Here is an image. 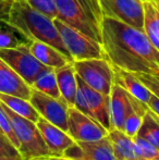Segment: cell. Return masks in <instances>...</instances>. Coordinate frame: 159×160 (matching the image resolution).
Wrapping results in <instances>:
<instances>
[{
	"mask_svg": "<svg viewBox=\"0 0 159 160\" xmlns=\"http://www.w3.org/2000/svg\"><path fill=\"white\" fill-rule=\"evenodd\" d=\"M142 2H146V1H151V0H141Z\"/></svg>",
	"mask_w": 159,
	"mask_h": 160,
	"instance_id": "obj_36",
	"label": "cell"
},
{
	"mask_svg": "<svg viewBox=\"0 0 159 160\" xmlns=\"http://www.w3.org/2000/svg\"><path fill=\"white\" fill-rule=\"evenodd\" d=\"M68 125V133L75 142L98 141L108 135V131L97 120L86 116L75 107H69Z\"/></svg>",
	"mask_w": 159,
	"mask_h": 160,
	"instance_id": "obj_10",
	"label": "cell"
},
{
	"mask_svg": "<svg viewBox=\"0 0 159 160\" xmlns=\"http://www.w3.org/2000/svg\"><path fill=\"white\" fill-rule=\"evenodd\" d=\"M55 24L73 61L102 58L108 59L102 44L96 42L93 38L88 37L58 19H55Z\"/></svg>",
	"mask_w": 159,
	"mask_h": 160,
	"instance_id": "obj_5",
	"label": "cell"
},
{
	"mask_svg": "<svg viewBox=\"0 0 159 160\" xmlns=\"http://www.w3.org/2000/svg\"><path fill=\"white\" fill-rule=\"evenodd\" d=\"M115 70V83L120 85L122 88H124L130 95H132L138 100L147 103L153 95L151 91L138 80V78L134 73L127 70H123L119 67L113 65Z\"/></svg>",
	"mask_w": 159,
	"mask_h": 160,
	"instance_id": "obj_17",
	"label": "cell"
},
{
	"mask_svg": "<svg viewBox=\"0 0 159 160\" xmlns=\"http://www.w3.org/2000/svg\"><path fill=\"white\" fill-rule=\"evenodd\" d=\"M133 138L138 147L141 158L148 160H159V148L154 146L149 142H147L146 139L137 136V135Z\"/></svg>",
	"mask_w": 159,
	"mask_h": 160,
	"instance_id": "obj_26",
	"label": "cell"
},
{
	"mask_svg": "<svg viewBox=\"0 0 159 160\" xmlns=\"http://www.w3.org/2000/svg\"><path fill=\"white\" fill-rule=\"evenodd\" d=\"M0 101L19 116L24 117L33 122H37L39 120V113L32 105V102L27 99L0 93Z\"/></svg>",
	"mask_w": 159,
	"mask_h": 160,
	"instance_id": "obj_21",
	"label": "cell"
},
{
	"mask_svg": "<svg viewBox=\"0 0 159 160\" xmlns=\"http://www.w3.org/2000/svg\"><path fill=\"white\" fill-rule=\"evenodd\" d=\"M9 22L17 26L32 40L49 44L72 59L56 26L55 19H50L44 13L32 8L26 0H15L13 2Z\"/></svg>",
	"mask_w": 159,
	"mask_h": 160,
	"instance_id": "obj_2",
	"label": "cell"
},
{
	"mask_svg": "<svg viewBox=\"0 0 159 160\" xmlns=\"http://www.w3.org/2000/svg\"><path fill=\"white\" fill-rule=\"evenodd\" d=\"M134 111L130 94L118 84H113L110 94V116L112 128L123 131L124 122Z\"/></svg>",
	"mask_w": 159,
	"mask_h": 160,
	"instance_id": "obj_15",
	"label": "cell"
},
{
	"mask_svg": "<svg viewBox=\"0 0 159 160\" xmlns=\"http://www.w3.org/2000/svg\"><path fill=\"white\" fill-rule=\"evenodd\" d=\"M36 124L51 156L61 157L64 150L75 144V141L70 136L68 132L45 120L42 117L36 122Z\"/></svg>",
	"mask_w": 159,
	"mask_h": 160,
	"instance_id": "obj_13",
	"label": "cell"
},
{
	"mask_svg": "<svg viewBox=\"0 0 159 160\" xmlns=\"http://www.w3.org/2000/svg\"><path fill=\"white\" fill-rule=\"evenodd\" d=\"M0 93L17 96L30 100L32 87L0 58Z\"/></svg>",
	"mask_w": 159,
	"mask_h": 160,
	"instance_id": "obj_14",
	"label": "cell"
},
{
	"mask_svg": "<svg viewBox=\"0 0 159 160\" xmlns=\"http://www.w3.org/2000/svg\"><path fill=\"white\" fill-rule=\"evenodd\" d=\"M104 17L144 30V3L141 0H99Z\"/></svg>",
	"mask_w": 159,
	"mask_h": 160,
	"instance_id": "obj_8",
	"label": "cell"
},
{
	"mask_svg": "<svg viewBox=\"0 0 159 160\" xmlns=\"http://www.w3.org/2000/svg\"><path fill=\"white\" fill-rule=\"evenodd\" d=\"M147 106H148V108L152 111L155 112L159 117V98L157 96L153 94V95L151 96V98H149L148 102H147Z\"/></svg>",
	"mask_w": 159,
	"mask_h": 160,
	"instance_id": "obj_32",
	"label": "cell"
},
{
	"mask_svg": "<svg viewBox=\"0 0 159 160\" xmlns=\"http://www.w3.org/2000/svg\"><path fill=\"white\" fill-rule=\"evenodd\" d=\"M108 137L111 141L118 160H136L141 158L134 138L127 135L123 131L112 128L108 132Z\"/></svg>",
	"mask_w": 159,
	"mask_h": 160,
	"instance_id": "obj_18",
	"label": "cell"
},
{
	"mask_svg": "<svg viewBox=\"0 0 159 160\" xmlns=\"http://www.w3.org/2000/svg\"><path fill=\"white\" fill-rule=\"evenodd\" d=\"M57 19L102 44V20L104 18L97 0H56Z\"/></svg>",
	"mask_w": 159,
	"mask_h": 160,
	"instance_id": "obj_3",
	"label": "cell"
},
{
	"mask_svg": "<svg viewBox=\"0 0 159 160\" xmlns=\"http://www.w3.org/2000/svg\"><path fill=\"white\" fill-rule=\"evenodd\" d=\"M33 42L22 31L6 20H0V49L28 46Z\"/></svg>",
	"mask_w": 159,
	"mask_h": 160,
	"instance_id": "obj_20",
	"label": "cell"
},
{
	"mask_svg": "<svg viewBox=\"0 0 159 160\" xmlns=\"http://www.w3.org/2000/svg\"><path fill=\"white\" fill-rule=\"evenodd\" d=\"M32 8L36 9L37 11L44 13L45 15L50 19H57V4L56 0H26Z\"/></svg>",
	"mask_w": 159,
	"mask_h": 160,
	"instance_id": "obj_27",
	"label": "cell"
},
{
	"mask_svg": "<svg viewBox=\"0 0 159 160\" xmlns=\"http://www.w3.org/2000/svg\"><path fill=\"white\" fill-rule=\"evenodd\" d=\"M0 131L1 133L20 150V143L19 139H17V135L14 133V130H13L12 123H11V120L9 118L8 113L4 110V107L2 106L1 101H0Z\"/></svg>",
	"mask_w": 159,
	"mask_h": 160,
	"instance_id": "obj_25",
	"label": "cell"
},
{
	"mask_svg": "<svg viewBox=\"0 0 159 160\" xmlns=\"http://www.w3.org/2000/svg\"><path fill=\"white\" fill-rule=\"evenodd\" d=\"M0 135H3V134H2V133H1V131H0Z\"/></svg>",
	"mask_w": 159,
	"mask_h": 160,
	"instance_id": "obj_38",
	"label": "cell"
},
{
	"mask_svg": "<svg viewBox=\"0 0 159 160\" xmlns=\"http://www.w3.org/2000/svg\"><path fill=\"white\" fill-rule=\"evenodd\" d=\"M35 160H71V159L64 158V157H59V156H48V157H44V158L35 159Z\"/></svg>",
	"mask_w": 159,
	"mask_h": 160,
	"instance_id": "obj_34",
	"label": "cell"
},
{
	"mask_svg": "<svg viewBox=\"0 0 159 160\" xmlns=\"http://www.w3.org/2000/svg\"><path fill=\"white\" fill-rule=\"evenodd\" d=\"M0 160H25L23 156H0Z\"/></svg>",
	"mask_w": 159,
	"mask_h": 160,
	"instance_id": "obj_33",
	"label": "cell"
},
{
	"mask_svg": "<svg viewBox=\"0 0 159 160\" xmlns=\"http://www.w3.org/2000/svg\"><path fill=\"white\" fill-rule=\"evenodd\" d=\"M55 72L62 99L68 103L69 107H73L75 96L79 91L77 75L74 67H73V62L55 69Z\"/></svg>",
	"mask_w": 159,
	"mask_h": 160,
	"instance_id": "obj_16",
	"label": "cell"
},
{
	"mask_svg": "<svg viewBox=\"0 0 159 160\" xmlns=\"http://www.w3.org/2000/svg\"><path fill=\"white\" fill-rule=\"evenodd\" d=\"M2 103V102H1ZM12 123L13 130L20 143V152L25 160H35L51 156L36 122L13 112L2 103Z\"/></svg>",
	"mask_w": 159,
	"mask_h": 160,
	"instance_id": "obj_4",
	"label": "cell"
},
{
	"mask_svg": "<svg viewBox=\"0 0 159 160\" xmlns=\"http://www.w3.org/2000/svg\"><path fill=\"white\" fill-rule=\"evenodd\" d=\"M30 46L0 49V58L7 62L31 87L33 83L46 71L53 68L47 67L32 53Z\"/></svg>",
	"mask_w": 159,
	"mask_h": 160,
	"instance_id": "obj_7",
	"label": "cell"
},
{
	"mask_svg": "<svg viewBox=\"0 0 159 160\" xmlns=\"http://www.w3.org/2000/svg\"><path fill=\"white\" fill-rule=\"evenodd\" d=\"M154 1V3H155V6L157 7V9L159 10V0H153Z\"/></svg>",
	"mask_w": 159,
	"mask_h": 160,
	"instance_id": "obj_35",
	"label": "cell"
},
{
	"mask_svg": "<svg viewBox=\"0 0 159 160\" xmlns=\"http://www.w3.org/2000/svg\"><path fill=\"white\" fill-rule=\"evenodd\" d=\"M15 0H0V20L9 21V15L13 2Z\"/></svg>",
	"mask_w": 159,
	"mask_h": 160,
	"instance_id": "obj_31",
	"label": "cell"
},
{
	"mask_svg": "<svg viewBox=\"0 0 159 160\" xmlns=\"http://www.w3.org/2000/svg\"><path fill=\"white\" fill-rule=\"evenodd\" d=\"M136 160H148V159H144V158H140V159H136Z\"/></svg>",
	"mask_w": 159,
	"mask_h": 160,
	"instance_id": "obj_37",
	"label": "cell"
},
{
	"mask_svg": "<svg viewBox=\"0 0 159 160\" xmlns=\"http://www.w3.org/2000/svg\"><path fill=\"white\" fill-rule=\"evenodd\" d=\"M30 49L32 53L42 62V64L47 65V67L53 68V69H58L63 65L73 62L72 59L62 53L57 48L50 46L49 44L46 42H38V40H33L31 44Z\"/></svg>",
	"mask_w": 159,
	"mask_h": 160,
	"instance_id": "obj_19",
	"label": "cell"
},
{
	"mask_svg": "<svg viewBox=\"0 0 159 160\" xmlns=\"http://www.w3.org/2000/svg\"><path fill=\"white\" fill-rule=\"evenodd\" d=\"M0 156H22V155L20 150L4 135H0Z\"/></svg>",
	"mask_w": 159,
	"mask_h": 160,
	"instance_id": "obj_30",
	"label": "cell"
},
{
	"mask_svg": "<svg viewBox=\"0 0 159 160\" xmlns=\"http://www.w3.org/2000/svg\"><path fill=\"white\" fill-rule=\"evenodd\" d=\"M30 101L42 118L68 132L69 106L63 99H57L32 88Z\"/></svg>",
	"mask_w": 159,
	"mask_h": 160,
	"instance_id": "obj_9",
	"label": "cell"
},
{
	"mask_svg": "<svg viewBox=\"0 0 159 160\" xmlns=\"http://www.w3.org/2000/svg\"><path fill=\"white\" fill-rule=\"evenodd\" d=\"M137 136L146 139L159 148V117L151 109L143 117V122Z\"/></svg>",
	"mask_w": 159,
	"mask_h": 160,
	"instance_id": "obj_23",
	"label": "cell"
},
{
	"mask_svg": "<svg viewBox=\"0 0 159 160\" xmlns=\"http://www.w3.org/2000/svg\"><path fill=\"white\" fill-rule=\"evenodd\" d=\"M77 76L95 91L110 96L115 84V70L109 59H86L73 61Z\"/></svg>",
	"mask_w": 159,
	"mask_h": 160,
	"instance_id": "obj_6",
	"label": "cell"
},
{
	"mask_svg": "<svg viewBox=\"0 0 159 160\" xmlns=\"http://www.w3.org/2000/svg\"><path fill=\"white\" fill-rule=\"evenodd\" d=\"M100 26L102 46L111 63L132 73L159 78V51L144 30L107 17L102 18Z\"/></svg>",
	"mask_w": 159,
	"mask_h": 160,
	"instance_id": "obj_1",
	"label": "cell"
},
{
	"mask_svg": "<svg viewBox=\"0 0 159 160\" xmlns=\"http://www.w3.org/2000/svg\"></svg>",
	"mask_w": 159,
	"mask_h": 160,
	"instance_id": "obj_39",
	"label": "cell"
},
{
	"mask_svg": "<svg viewBox=\"0 0 159 160\" xmlns=\"http://www.w3.org/2000/svg\"><path fill=\"white\" fill-rule=\"evenodd\" d=\"M32 88L42 92V93L46 94V95H48V96L53 97V98L62 99L59 86H58L55 69H50L45 72V73H42V75L33 83Z\"/></svg>",
	"mask_w": 159,
	"mask_h": 160,
	"instance_id": "obj_24",
	"label": "cell"
},
{
	"mask_svg": "<svg viewBox=\"0 0 159 160\" xmlns=\"http://www.w3.org/2000/svg\"><path fill=\"white\" fill-rule=\"evenodd\" d=\"M61 157L71 160H118L108 135L98 141L75 142Z\"/></svg>",
	"mask_w": 159,
	"mask_h": 160,
	"instance_id": "obj_11",
	"label": "cell"
},
{
	"mask_svg": "<svg viewBox=\"0 0 159 160\" xmlns=\"http://www.w3.org/2000/svg\"><path fill=\"white\" fill-rule=\"evenodd\" d=\"M79 87L86 99L88 107L93 113L94 118L100 123L107 131L112 130L110 116V96L104 95L99 92L89 87L85 82L77 76Z\"/></svg>",
	"mask_w": 159,
	"mask_h": 160,
	"instance_id": "obj_12",
	"label": "cell"
},
{
	"mask_svg": "<svg viewBox=\"0 0 159 160\" xmlns=\"http://www.w3.org/2000/svg\"><path fill=\"white\" fill-rule=\"evenodd\" d=\"M144 3V32L159 51V10L153 0Z\"/></svg>",
	"mask_w": 159,
	"mask_h": 160,
	"instance_id": "obj_22",
	"label": "cell"
},
{
	"mask_svg": "<svg viewBox=\"0 0 159 160\" xmlns=\"http://www.w3.org/2000/svg\"><path fill=\"white\" fill-rule=\"evenodd\" d=\"M143 117L142 114H140L138 112H136L134 110L132 113L129 114V117L127 118L124 122V127H123V132L127 135L131 137H135L138 134V131L141 128L143 122Z\"/></svg>",
	"mask_w": 159,
	"mask_h": 160,
	"instance_id": "obj_28",
	"label": "cell"
},
{
	"mask_svg": "<svg viewBox=\"0 0 159 160\" xmlns=\"http://www.w3.org/2000/svg\"><path fill=\"white\" fill-rule=\"evenodd\" d=\"M138 78V80L154 94L159 98V78L158 76L152 75L146 73H134Z\"/></svg>",
	"mask_w": 159,
	"mask_h": 160,
	"instance_id": "obj_29",
	"label": "cell"
}]
</instances>
